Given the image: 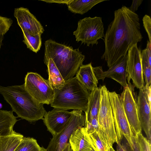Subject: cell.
<instances>
[{"mask_svg": "<svg viewBox=\"0 0 151 151\" xmlns=\"http://www.w3.org/2000/svg\"><path fill=\"white\" fill-rule=\"evenodd\" d=\"M114 14V19L104 34L105 49L101 57L109 68L126 55L129 49L143 38L139 19L136 13L123 6Z\"/></svg>", "mask_w": 151, "mask_h": 151, "instance_id": "6da1fadb", "label": "cell"}, {"mask_svg": "<svg viewBox=\"0 0 151 151\" xmlns=\"http://www.w3.org/2000/svg\"><path fill=\"white\" fill-rule=\"evenodd\" d=\"M0 93L18 117L30 122L43 119L47 113L43 104L27 91L24 84L7 87L0 86Z\"/></svg>", "mask_w": 151, "mask_h": 151, "instance_id": "7a4b0ae2", "label": "cell"}, {"mask_svg": "<svg viewBox=\"0 0 151 151\" xmlns=\"http://www.w3.org/2000/svg\"><path fill=\"white\" fill-rule=\"evenodd\" d=\"M44 62L51 59L65 81L71 79L83 65L85 56L78 49L58 43L51 39L45 42Z\"/></svg>", "mask_w": 151, "mask_h": 151, "instance_id": "3957f363", "label": "cell"}, {"mask_svg": "<svg viewBox=\"0 0 151 151\" xmlns=\"http://www.w3.org/2000/svg\"><path fill=\"white\" fill-rule=\"evenodd\" d=\"M54 90V97L50 104L51 107L86 112L90 93L76 77L65 81L62 86Z\"/></svg>", "mask_w": 151, "mask_h": 151, "instance_id": "277c9868", "label": "cell"}, {"mask_svg": "<svg viewBox=\"0 0 151 151\" xmlns=\"http://www.w3.org/2000/svg\"><path fill=\"white\" fill-rule=\"evenodd\" d=\"M101 99L98 116L99 129L105 138L109 151L117 142L113 115L108 96L109 91L104 85L100 87Z\"/></svg>", "mask_w": 151, "mask_h": 151, "instance_id": "5b68a950", "label": "cell"}, {"mask_svg": "<svg viewBox=\"0 0 151 151\" xmlns=\"http://www.w3.org/2000/svg\"><path fill=\"white\" fill-rule=\"evenodd\" d=\"M108 96L113 115L116 134V142L121 143L124 136L127 143L133 149L134 134L126 115L120 95L115 91H109Z\"/></svg>", "mask_w": 151, "mask_h": 151, "instance_id": "8992f818", "label": "cell"}, {"mask_svg": "<svg viewBox=\"0 0 151 151\" xmlns=\"http://www.w3.org/2000/svg\"><path fill=\"white\" fill-rule=\"evenodd\" d=\"M104 29L101 17H85L78 21L77 28L73 34L77 42L81 41L88 46L91 44L93 46L98 44L99 40L103 39Z\"/></svg>", "mask_w": 151, "mask_h": 151, "instance_id": "52a82bcc", "label": "cell"}, {"mask_svg": "<svg viewBox=\"0 0 151 151\" xmlns=\"http://www.w3.org/2000/svg\"><path fill=\"white\" fill-rule=\"evenodd\" d=\"M69 121L61 130L53 136L46 149L47 151H63L69 142L72 132L77 129L84 127L86 115L81 110H73Z\"/></svg>", "mask_w": 151, "mask_h": 151, "instance_id": "ba28073f", "label": "cell"}, {"mask_svg": "<svg viewBox=\"0 0 151 151\" xmlns=\"http://www.w3.org/2000/svg\"><path fill=\"white\" fill-rule=\"evenodd\" d=\"M24 84L26 89L37 101L43 104L51 103L54 90L48 80L36 73L28 72L25 77Z\"/></svg>", "mask_w": 151, "mask_h": 151, "instance_id": "9c48e42d", "label": "cell"}, {"mask_svg": "<svg viewBox=\"0 0 151 151\" xmlns=\"http://www.w3.org/2000/svg\"><path fill=\"white\" fill-rule=\"evenodd\" d=\"M127 73L128 81L131 79L134 86L139 89L145 86L143 74L141 51L137 44L132 46L127 54Z\"/></svg>", "mask_w": 151, "mask_h": 151, "instance_id": "30bf717a", "label": "cell"}, {"mask_svg": "<svg viewBox=\"0 0 151 151\" xmlns=\"http://www.w3.org/2000/svg\"><path fill=\"white\" fill-rule=\"evenodd\" d=\"M132 88L130 85L124 88L120 95L124 111L134 134L141 132L142 128L139 119L137 101Z\"/></svg>", "mask_w": 151, "mask_h": 151, "instance_id": "8fae6325", "label": "cell"}, {"mask_svg": "<svg viewBox=\"0 0 151 151\" xmlns=\"http://www.w3.org/2000/svg\"><path fill=\"white\" fill-rule=\"evenodd\" d=\"M93 68L98 80H101L103 81L106 78H108L118 82L124 88L128 85L127 81V55L122 57L106 70L104 71L102 67L100 66L93 67Z\"/></svg>", "mask_w": 151, "mask_h": 151, "instance_id": "7c38bea8", "label": "cell"}, {"mask_svg": "<svg viewBox=\"0 0 151 151\" xmlns=\"http://www.w3.org/2000/svg\"><path fill=\"white\" fill-rule=\"evenodd\" d=\"M14 16L22 31L33 36L41 35L43 33V27L27 8L20 7L15 9Z\"/></svg>", "mask_w": 151, "mask_h": 151, "instance_id": "4fadbf2b", "label": "cell"}, {"mask_svg": "<svg viewBox=\"0 0 151 151\" xmlns=\"http://www.w3.org/2000/svg\"><path fill=\"white\" fill-rule=\"evenodd\" d=\"M72 115V111L54 108L47 112L43 120L47 130L53 136L65 126Z\"/></svg>", "mask_w": 151, "mask_h": 151, "instance_id": "5bb4252c", "label": "cell"}, {"mask_svg": "<svg viewBox=\"0 0 151 151\" xmlns=\"http://www.w3.org/2000/svg\"><path fill=\"white\" fill-rule=\"evenodd\" d=\"M143 87L139 89L137 97V112L142 129L147 139L151 141V104L146 98Z\"/></svg>", "mask_w": 151, "mask_h": 151, "instance_id": "9a60e30c", "label": "cell"}, {"mask_svg": "<svg viewBox=\"0 0 151 151\" xmlns=\"http://www.w3.org/2000/svg\"><path fill=\"white\" fill-rule=\"evenodd\" d=\"M69 142L73 151H90L92 148L84 127L74 131L70 136Z\"/></svg>", "mask_w": 151, "mask_h": 151, "instance_id": "2e32d148", "label": "cell"}, {"mask_svg": "<svg viewBox=\"0 0 151 151\" xmlns=\"http://www.w3.org/2000/svg\"><path fill=\"white\" fill-rule=\"evenodd\" d=\"M91 63L81 65L76 77L80 83L88 91L97 88L98 80L94 73Z\"/></svg>", "mask_w": 151, "mask_h": 151, "instance_id": "e0dca14e", "label": "cell"}, {"mask_svg": "<svg viewBox=\"0 0 151 151\" xmlns=\"http://www.w3.org/2000/svg\"><path fill=\"white\" fill-rule=\"evenodd\" d=\"M101 99L100 87L90 92L87 109L85 113L86 121L94 118H98Z\"/></svg>", "mask_w": 151, "mask_h": 151, "instance_id": "ac0fdd59", "label": "cell"}, {"mask_svg": "<svg viewBox=\"0 0 151 151\" xmlns=\"http://www.w3.org/2000/svg\"><path fill=\"white\" fill-rule=\"evenodd\" d=\"M13 111L0 110V135H5L12 133L13 128L17 121Z\"/></svg>", "mask_w": 151, "mask_h": 151, "instance_id": "d6986e66", "label": "cell"}, {"mask_svg": "<svg viewBox=\"0 0 151 151\" xmlns=\"http://www.w3.org/2000/svg\"><path fill=\"white\" fill-rule=\"evenodd\" d=\"M23 137L14 130L9 134L0 135V151H14Z\"/></svg>", "mask_w": 151, "mask_h": 151, "instance_id": "ffe728a7", "label": "cell"}, {"mask_svg": "<svg viewBox=\"0 0 151 151\" xmlns=\"http://www.w3.org/2000/svg\"><path fill=\"white\" fill-rule=\"evenodd\" d=\"M106 0H72L67 5L72 12L81 15L90 10L94 6Z\"/></svg>", "mask_w": 151, "mask_h": 151, "instance_id": "44dd1931", "label": "cell"}, {"mask_svg": "<svg viewBox=\"0 0 151 151\" xmlns=\"http://www.w3.org/2000/svg\"><path fill=\"white\" fill-rule=\"evenodd\" d=\"M47 66L49 83L54 89L59 88L65 82L58 69L51 59L45 63Z\"/></svg>", "mask_w": 151, "mask_h": 151, "instance_id": "7402d4cb", "label": "cell"}, {"mask_svg": "<svg viewBox=\"0 0 151 151\" xmlns=\"http://www.w3.org/2000/svg\"><path fill=\"white\" fill-rule=\"evenodd\" d=\"M24 39L23 42L27 48L36 53L40 50L42 45L41 35H32L26 32L22 31Z\"/></svg>", "mask_w": 151, "mask_h": 151, "instance_id": "603a6c76", "label": "cell"}, {"mask_svg": "<svg viewBox=\"0 0 151 151\" xmlns=\"http://www.w3.org/2000/svg\"><path fill=\"white\" fill-rule=\"evenodd\" d=\"M41 149L35 139L24 137L14 151H41Z\"/></svg>", "mask_w": 151, "mask_h": 151, "instance_id": "cb8c5ba5", "label": "cell"}, {"mask_svg": "<svg viewBox=\"0 0 151 151\" xmlns=\"http://www.w3.org/2000/svg\"><path fill=\"white\" fill-rule=\"evenodd\" d=\"M88 135L92 147L95 151H109L104 140L97 132Z\"/></svg>", "mask_w": 151, "mask_h": 151, "instance_id": "d4e9b609", "label": "cell"}, {"mask_svg": "<svg viewBox=\"0 0 151 151\" xmlns=\"http://www.w3.org/2000/svg\"><path fill=\"white\" fill-rule=\"evenodd\" d=\"M141 57L142 73L146 83L145 85L150 86L151 81V65L149 63L144 50L141 52Z\"/></svg>", "mask_w": 151, "mask_h": 151, "instance_id": "484cf974", "label": "cell"}, {"mask_svg": "<svg viewBox=\"0 0 151 151\" xmlns=\"http://www.w3.org/2000/svg\"><path fill=\"white\" fill-rule=\"evenodd\" d=\"M141 151H151V141L140 132L134 134Z\"/></svg>", "mask_w": 151, "mask_h": 151, "instance_id": "4316f807", "label": "cell"}, {"mask_svg": "<svg viewBox=\"0 0 151 151\" xmlns=\"http://www.w3.org/2000/svg\"><path fill=\"white\" fill-rule=\"evenodd\" d=\"M13 23L10 18L0 16V35H4L9 30Z\"/></svg>", "mask_w": 151, "mask_h": 151, "instance_id": "83f0119b", "label": "cell"}, {"mask_svg": "<svg viewBox=\"0 0 151 151\" xmlns=\"http://www.w3.org/2000/svg\"><path fill=\"white\" fill-rule=\"evenodd\" d=\"M143 26L148 35L149 41L151 43V19L150 17L145 14L142 19Z\"/></svg>", "mask_w": 151, "mask_h": 151, "instance_id": "f1b7e54d", "label": "cell"}, {"mask_svg": "<svg viewBox=\"0 0 151 151\" xmlns=\"http://www.w3.org/2000/svg\"><path fill=\"white\" fill-rule=\"evenodd\" d=\"M143 1V0H133L131 6L128 9L131 12L135 13Z\"/></svg>", "mask_w": 151, "mask_h": 151, "instance_id": "f546056e", "label": "cell"}, {"mask_svg": "<svg viewBox=\"0 0 151 151\" xmlns=\"http://www.w3.org/2000/svg\"><path fill=\"white\" fill-rule=\"evenodd\" d=\"M144 50L149 63L151 65V43L149 40L147 41L146 47Z\"/></svg>", "mask_w": 151, "mask_h": 151, "instance_id": "4dcf8cb0", "label": "cell"}, {"mask_svg": "<svg viewBox=\"0 0 151 151\" xmlns=\"http://www.w3.org/2000/svg\"><path fill=\"white\" fill-rule=\"evenodd\" d=\"M134 141L133 149H132L130 147L129 144L126 143L124 146L125 147L126 151H141L138 144L134 137Z\"/></svg>", "mask_w": 151, "mask_h": 151, "instance_id": "1f68e13d", "label": "cell"}, {"mask_svg": "<svg viewBox=\"0 0 151 151\" xmlns=\"http://www.w3.org/2000/svg\"><path fill=\"white\" fill-rule=\"evenodd\" d=\"M98 119L97 118H94L89 121H87L90 123L95 131L97 132H98L100 130Z\"/></svg>", "mask_w": 151, "mask_h": 151, "instance_id": "d6a6232c", "label": "cell"}, {"mask_svg": "<svg viewBox=\"0 0 151 151\" xmlns=\"http://www.w3.org/2000/svg\"><path fill=\"white\" fill-rule=\"evenodd\" d=\"M42 1H45L46 3H55L59 4H66L67 5L68 4L72 1V0H41Z\"/></svg>", "mask_w": 151, "mask_h": 151, "instance_id": "836d02e7", "label": "cell"}, {"mask_svg": "<svg viewBox=\"0 0 151 151\" xmlns=\"http://www.w3.org/2000/svg\"><path fill=\"white\" fill-rule=\"evenodd\" d=\"M116 143V151H126L125 147L124 145H121V143L117 142ZM111 151H115L114 149L112 150Z\"/></svg>", "mask_w": 151, "mask_h": 151, "instance_id": "e575fe53", "label": "cell"}, {"mask_svg": "<svg viewBox=\"0 0 151 151\" xmlns=\"http://www.w3.org/2000/svg\"><path fill=\"white\" fill-rule=\"evenodd\" d=\"M70 147L69 143V142L63 151H70Z\"/></svg>", "mask_w": 151, "mask_h": 151, "instance_id": "d590c367", "label": "cell"}, {"mask_svg": "<svg viewBox=\"0 0 151 151\" xmlns=\"http://www.w3.org/2000/svg\"><path fill=\"white\" fill-rule=\"evenodd\" d=\"M4 38V36L3 35H0V49L2 44V41Z\"/></svg>", "mask_w": 151, "mask_h": 151, "instance_id": "8d00e7d4", "label": "cell"}, {"mask_svg": "<svg viewBox=\"0 0 151 151\" xmlns=\"http://www.w3.org/2000/svg\"><path fill=\"white\" fill-rule=\"evenodd\" d=\"M41 151H47L46 149H45L43 147H42V149Z\"/></svg>", "mask_w": 151, "mask_h": 151, "instance_id": "74e56055", "label": "cell"}, {"mask_svg": "<svg viewBox=\"0 0 151 151\" xmlns=\"http://www.w3.org/2000/svg\"><path fill=\"white\" fill-rule=\"evenodd\" d=\"M3 105L1 103H0V109H1Z\"/></svg>", "mask_w": 151, "mask_h": 151, "instance_id": "f35d334b", "label": "cell"}, {"mask_svg": "<svg viewBox=\"0 0 151 151\" xmlns=\"http://www.w3.org/2000/svg\"><path fill=\"white\" fill-rule=\"evenodd\" d=\"M90 151H95L92 147L91 149V150Z\"/></svg>", "mask_w": 151, "mask_h": 151, "instance_id": "ab89813d", "label": "cell"}, {"mask_svg": "<svg viewBox=\"0 0 151 151\" xmlns=\"http://www.w3.org/2000/svg\"><path fill=\"white\" fill-rule=\"evenodd\" d=\"M70 151H73L71 149V148H70Z\"/></svg>", "mask_w": 151, "mask_h": 151, "instance_id": "60d3db41", "label": "cell"}, {"mask_svg": "<svg viewBox=\"0 0 151 151\" xmlns=\"http://www.w3.org/2000/svg\"><path fill=\"white\" fill-rule=\"evenodd\" d=\"M109 151H110L109 150Z\"/></svg>", "mask_w": 151, "mask_h": 151, "instance_id": "b9f144b4", "label": "cell"}]
</instances>
